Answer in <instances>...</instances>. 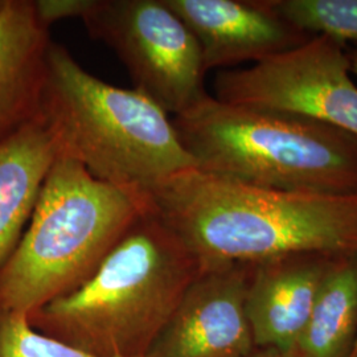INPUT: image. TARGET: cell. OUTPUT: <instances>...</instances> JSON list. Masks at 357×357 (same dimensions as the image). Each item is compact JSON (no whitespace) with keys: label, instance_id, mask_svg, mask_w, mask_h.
<instances>
[{"label":"cell","instance_id":"obj_11","mask_svg":"<svg viewBox=\"0 0 357 357\" xmlns=\"http://www.w3.org/2000/svg\"><path fill=\"white\" fill-rule=\"evenodd\" d=\"M50 28L33 0H3L0 7V141L41 113Z\"/></svg>","mask_w":357,"mask_h":357},{"label":"cell","instance_id":"obj_14","mask_svg":"<svg viewBox=\"0 0 357 357\" xmlns=\"http://www.w3.org/2000/svg\"><path fill=\"white\" fill-rule=\"evenodd\" d=\"M268 7L312 36L347 45L357 41V0H265Z\"/></svg>","mask_w":357,"mask_h":357},{"label":"cell","instance_id":"obj_19","mask_svg":"<svg viewBox=\"0 0 357 357\" xmlns=\"http://www.w3.org/2000/svg\"><path fill=\"white\" fill-rule=\"evenodd\" d=\"M349 357H357V339L356 343H355V347H354V349H352V352H351Z\"/></svg>","mask_w":357,"mask_h":357},{"label":"cell","instance_id":"obj_15","mask_svg":"<svg viewBox=\"0 0 357 357\" xmlns=\"http://www.w3.org/2000/svg\"><path fill=\"white\" fill-rule=\"evenodd\" d=\"M0 357H97L38 331L24 315L0 308Z\"/></svg>","mask_w":357,"mask_h":357},{"label":"cell","instance_id":"obj_7","mask_svg":"<svg viewBox=\"0 0 357 357\" xmlns=\"http://www.w3.org/2000/svg\"><path fill=\"white\" fill-rule=\"evenodd\" d=\"M347 45L317 35L248 69H222L218 101L305 115L357 137V85Z\"/></svg>","mask_w":357,"mask_h":357},{"label":"cell","instance_id":"obj_1","mask_svg":"<svg viewBox=\"0 0 357 357\" xmlns=\"http://www.w3.org/2000/svg\"><path fill=\"white\" fill-rule=\"evenodd\" d=\"M202 268L296 252L357 253V196L274 191L190 168L141 192Z\"/></svg>","mask_w":357,"mask_h":357},{"label":"cell","instance_id":"obj_2","mask_svg":"<svg viewBox=\"0 0 357 357\" xmlns=\"http://www.w3.org/2000/svg\"><path fill=\"white\" fill-rule=\"evenodd\" d=\"M199 259L147 209L73 293L29 323L97 357H147L192 282Z\"/></svg>","mask_w":357,"mask_h":357},{"label":"cell","instance_id":"obj_8","mask_svg":"<svg viewBox=\"0 0 357 357\" xmlns=\"http://www.w3.org/2000/svg\"><path fill=\"white\" fill-rule=\"evenodd\" d=\"M253 264L202 268L147 357H238L255 351L246 315Z\"/></svg>","mask_w":357,"mask_h":357},{"label":"cell","instance_id":"obj_10","mask_svg":"<svg viewBox=\"0 0 357 357\" xmlns=\"http://www.w3.org/2000/svg\"><path fill=\"white\" fill-rule=\"evenodd\" d=\"M339 255L296 252L253 264L245 307L257 348L293 351Z\"/></svg>","mask_w":357,"mask_h":357},{"label":"cell","instance_id":"obj_18","mask_svg":"<svg viewBox=\"0 0 357 357\" xmlns=\"http://www.w3.org/2000/svg\"><path fill=\"white\" fill-rule=\"evenodd\" d=\"M348 52V57L351 61V72L354 76L357 77V45L352 50H347Z\"/></svg>","mask_w":357,"mask_h":357},{"label":"cell","instance_id":"obj_12","mask_svg":"<svg viewBox=\"0 0 357 357\" xmlns=\"http://www.w3.org/2000/svg\"><path fill=\"white\" fill-rule=\"evenodd\" d=\"M59 156L41 115L0 141V268L20 241Z\"/></svg>","mask_w":357,"mask_h":357},{"label":"cell","instance_id":"obj_16","mask_svg":"<svg viewBox=\"0 0 357 357\" xmlns=\"http://www.w3.org/2000/svg\"><path fill=\"white\" fill-rule=\"evenodd\" d=\"M40 20L50 26L65 19H79L86 0H33Z\"/></svg>","mask_w":357,"mask_h":357},{"label":"cell","instance_id":"obj_4","mask_svg":"<svg viewBox=\"0 0 357 357\" xmlns=\"http://www.w3.org/2000/svg\"><path fill=\"white\" fill-rule=\"evenodd\" d=\"M144 212L141 192L94 178L60 155L20 241L0 268V308L28 318L73 293Z\"/></svg>","mask_w":357,"mask_h":357},{"label":"cell","instance_id":"obj_3","mask_svg":"<svg viewBox=\"0 0 357 357\" xmlns=\"http://www.w3.org/2000/svg\"><path fill=\"white\" fill-rule=\"evenodd\" d=\"M172 123L208 174L274 191L357 196V137L340 128L211 94Z\"/></svg>","mask_w":357,"mask_h":357},{"label":"cell","instance_id":"obj_20","mask_svg":"<svg viewBox=\"0 0 357 357\" xmlns=\"http://www.w3.org/2000/svg\"><path fill=\"white\" fill-rule=\"evenodd\" d=\"M1 4H3V0H0V7H1Z\"/></svg>","mask_w":357,"mask_h":357},{"label":"cell","instance_id":"obj_17","mask_svg":"<svg viewBox=\"0 0 357 357\" xmlns=\"http://www.w3.org/2000/svg\"><path fill=\"white\" fill-rule=\"evenodd\" d=\"M238 357H290L274 348H255V351Z\"/></svg>","mask_w":357,"mask_h":357},{"label":"cell","instance_id":"obj_13","mask_svg":"<svg viewBox=\"0 0 357 357\" xmlns=\"http://www.w3.org/2000/svg\"><path fill=\"white\" fill-rule=\"evenodd\" d=\"M357 339V253L339 255L290 357H349Z\"/></svg>","mask_w":357,"mask_h":357},{"label":"cell","instance_id":"obj_9","mask_svg":"<svg viewBox=\"0 0 357 357\" xmlns=\"http://www.w3.org/2000/svg\"><path fill=\"white\" fill-rule=\"evenodd\" d=\"M197 40L205 72L293 51L311 38L265 0H165Z\"/></svg>","mask_w":357,"mask_h":357},{"label":"cell","instance_id":"obj_5","mask_svg":"<svg viewBox=\"0 0 357 357\" xmlns=\"http://www.w3.org/2000/svg\"><path fill=\"white\" fill-rule=\"evenodd\" d=\"M40 115L60 155L116 187L142 192L196 168L159 105L135 88H118L93 76L53 41Z\"/></svg>","mask_w":357,"mask_h":357},{"label":"cell","instance_id":"obj_6","mask_svg":"<svg viewBox=\"0 0 357 357\" xmlns=\"http://www.w3.org/2000/svg\"><path fill=\"white\" fill-rule=\"evenodd\" d=\"M79 20L167 114L180 115L208 96L202 48L165 0H86Z\"/></svg>","mask_w":357,"mask_h":357}]
</instances>
